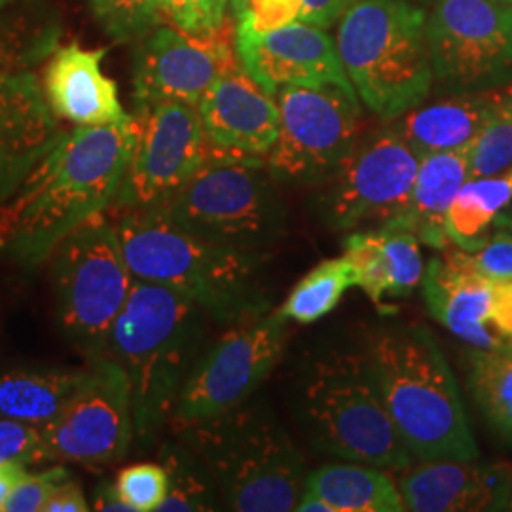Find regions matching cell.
I'll return each mask as SVG.
<instances>
[{
    "label": "cell",
    "instance_id": "83f0119b",
    "mask_svg": "<svg viewBox=\"0 0 512 512\" xmlns=\"http://www.w3.org/2000/svg\"><path fill=\"white\" fill-rule=\"evenodd\" d=\"M511 202L512 169L492 177L467 179L448 211L446 226L452 245L463 251L478 249Z\"/></svg>",
    "mask_w": 512,
    "mask_h": 512
},
{
    "label": "cell",
    "instance_id": "60d3db41",
    "mask_svg": "<svg viewBox=\"0 0 512 512\" xmlns=\"http://www.w3.org/2000/svg\"><path fill=\"white\" fill-rule=\"evenodd\" d=\"M92 509L80 482L76 480H65L54 490V494L48 497L44 503V512H88Z\"/></svg>",
    "mask_w": 512,
    "mask_h": 512
},
{
    "label": "cell",
    "instance_id": "e575fe53",
    "mask_svg": "<svg viewBox=\"0 0 512 512\" xmlns=\"http://www.w3.org/2000/svg\"><path fill=\"white\" fill-rule=\"evenodd\" d=\"M116 488L133 512L158 511L167 495L169 478L162 463H135L120 471Z\"/></svg>",
    "mask_w": 512,
    "mask_h": 512
},
{
    "label": "cell",
    "instance_id": "681fc988",
    "mask_svg": "<svg viewBox=\"0 0 512 512\" xmlns=\"http://www.w3.org/2000/svg\"><path fill=\"white\" fill-rule=\"evenodd\" d=\"M507 511H512V497H511V501H509V509H507Z\"/></svg>",
    "mask_w": 512,
    "mask_h": 512
},
{
    "label": "cell",
    "instance_id": "2e32d148",
    "mask_svg": "<svg viewBox=\"0 0 512 512\" xmlns=\"http://www.w3.org/2000/svg\"><path fill=\"white\" fill-rule=\"evenodd\" d=\"M40 431L54 459L92 465L126 458L133 444L126 370L112 357L92 361L71 401Z\"/></svg>",
    "mask_w": 512,
    "mask_h": 512
},
{
    "label": "cell",
    "instance_id": "603a6c76",
    "mask_svg": "<svg viewBox=\"0 0 512 512\" xmlns=\"http://www.w3.org/2000/svg\"><path fill=\"white\" fill-rule=\"evenodd\" d=\"M344 256L353 266L355 287L376 304L408 296L425 274L420 239L399 224L351 232L344 239Z\"/></svg>",
    "mask_w": 512,
    "mask_h": 512
},
{
    "label": "cell",
    "instance_id": "5b68a950",
    "mask_svg": "<svg viewBox=\"0 0 512 512\" xmlns=\"http://www.w3.org/2000/svg\"><path fill=\"white\" fill-rule=\"evenodd\" d=\"M385 410L414 458L478 459L458 382L433 334L421 325L368 338Z\"/></svg>",
    "mask_w": 512,
    "mask_h": 512
},
{
    "label": "cell",
    "instance_id": "f6af8a7d",
    "mask_svg": "<svg viewBox=\"0 0 512 512\" xmlns=\"http://www.w3.org/2000/svg\"><path fill=\"white\" fill-rule=\"evenodd\" d=\"M495 95H497V109H495V114L512 120V84L509 88L501 90V92H495Z\"/></svg>",
    "mask_w": 512,
    "mask_h": 512
},
{
    "label": "cell",
    "instance_id": "52a82bcc",
    "mask_svg": "<svg viewBox=\"0 0 512 512\" xmlns=\"http://www.w3.org/2000/svg\"><path fill=\"white\" fill-rule=\"evenodd\" d=\"M336 50L357 97L384 122L420 107L433 88L427 14L410 0H359L340 19Z\"/></svg>",
    "mask_w": 512,
    "mask_h": 512
},
{
    "label": "cell",
    "instance_id": "7402d4cb",
    "mask_svg": "<svg viewBox=\"0 0 512 512\" xmlns=\"http://www.w3.org/2000/svg\"><path fill=\"white\" fill-rule=\"evenodd\" d=\"M105 48L84 50L71 42L48 61L42 90L55 116L76 126H109L131 118L118 99V86L101 71Z\"/></svg>",
    "mask_w": 512,
    "mask_h": 512
},
{
    "label": "cell",
    "instance_id": "e0dca14e",
    "mask_svg": "<svg viewBox=\"0 0 512 512\" xmlns=\"http://www.w3.org/2000/svg\"><path fill=\"white\" fill-rule=\"evenodd\" d=\"M236 54L243 69L275 95L283 86H336L355 93L336 44L321 29L294 21L260 33L245 18H236Z\"/></svg>",
    "mask_w": 512,
    "mask_h": 512
},
{
    "label": "cell",
    "instance_id": "ab89813d",
    "mask_svg": "<svg viewBox=\"0 0 512 512\" xmlns=\"http://www.w3.org/2000/svg\"><path fill=\"white\" fill-rule=\"evenodd\" d=\"M357 2L359 0H300V21L313 27L327 29L344 18V14Z\"/></svg>",
    "mask_w": 512,
    "mask_h": 512
},
{
    "label": "cell",
    "instance_id": "30bf717a",
    "mask_svg": "<svg viewBox=\"0 0 512 512\" xmlns=\"http://www.w3.org/2000/svg\"><path fill=\"white\" fill-rule=\"evenodd\" d=\"M275 99L279 133L266 154L270 173L283 183H323L363 137L357 93L283 86Z\"/></svg>",
    "mask_w": 512,
    "mask_h": 512
},
{
    "label": "cell",
    "instance_id": "4316f807",
    "mask_svg": "<svg viewBox=\"0 0 512 512\" xmlns=\"http://www.w3.org/2000/svg\"><path fill=\"white\" fill-rule=\"evenodd\" d=\"M86 370H10L0 374V418L42 427L71 401Z\"/></svg>",
    "mask_w": 512,
    "mask_h": 512
},
{
    "label": "cell",
    "instance_id": "d590c367",
    "mask_svg": "<svg viewBox=\"0 0 512 512\" xmlns=\"http://www.w3.org/2000/svg\"><path fill=\"white\" fill-rule=\"evenodd\" d=\"M54 461L42 431L25 421L0 420V463H19L23 467Z\"/></svg>",
    "mask_w": 512,
    "mask_h": 512
},
{
    "label": "cell",
    "instance_id": "7c38bea8",
    "mask_svg": "<svg viewBox=\"0 0 512 512\" xmlns=\"http://www.w3.org/2000/svg\"><path fill=\"white\" fill-rule=\"evenodd\" d=\"M420 160L391 124L361 137L321 183L319 217L332 230L349 234L397 219L410 202Z\"/></svg>",
    "mask_w": 512,
    "mask_h": 512
},
{
    "label": "cell",
    "instance_id": "836d02e7",
    "mask_svg": "<svg viewBox=\"0 0 512 512\" xmlns=\"http://www.w3.org/2000/svg\"><path fill=\"white\" fill-rule=\"evenodd\" d=\"M467 165L469 179L512 169V120L494 114L467 147Z\"/></svg>",
    "mask_w": 512,
    "mask_h": 512
},
{
    "label": "cell",
    "instance_id": "6da1fadb",
    "mask_svg": "<svg viewBox=\"0 0 512 512\" xmlns=\"http://www.w3.org/2000/svg\"><path fill=\"white\" fill-rule=\"evenodd\" d=\"M137 118L109 126H76L0 207V247L25 268L46 262L59 241L107 211L128 173L137 145Z\"/></svg>",
    "mask_w": 512,
    "mask_h": 512
},
{
    "label": "cell",
    "instance_id": "d6986e66",
    "mask_svg": "<svg viewBox=\"0 0 512 512\" xmlns=\"http://www.w3.org/2000/svg\"><path fill=\"white\" fill-rule=\"evenodd\" d=\"M406 511H507L512 497L511 463L478 459L421 461L401 478Z\"/></svg>",
    "mask_w": 512,
    "mask_h": 512
},
{
    "label": "cell",
    "instance_id": "f1b7e54d",
    "mask_svg": "<svg viewBox=\"0 0 512 512\" xmlns=\"http://www.w3.org/2000/svg\"><path fill=\"white\" fill-rule=\"evenodd\" d=\"M160 459L167 471L169 488L158 511L207 512L222 509V499L213 476L184 440L164 444Z\"/></svg>",
    "mask_w": 512,
    "mask_h": 512
},
{
    "label": "cell",
    "instance_id": "7dc6e473",
    "mask_svg": "<svg viewBox=\"0 0 512 512\" xmlns=\"http://www.w3.org/2000/svg\"><path fill=\"white\" fill-rule=\"evenodd\" d=\"M245 6H247V0H230V8H232L234 18L239 16V14L245 10Z\"/></svg>",
    "mask_w": 512,
    "mask_h": 512
},
{
    "label": "cell",
    "instance_id": "3957f363",
    "mask_svg": "<svg viewBox=\"0 0 512 512\" xmlns=\"http://www.w3.org/2000/svg\"><path fill=\"white\" fill-rule=\"evenodd\" d=\"M207 311L183 294L135 279L110 332L109 357L128 374L133 440L148 448L175 414L200 359Z\"/></svg>",
    "mask_w": 512,
    "mask_h": 512
},
{
    "label": "cell",
    "instance_id": "484cf974",
    "mask_svg": "<svg viewBox=\"0 0 512 512\" xmlns=\"http://www.w3.org/2000/svg\"><path fill=\"white\" fill-rule=\"evenodd\" d=\"M304 490L319 495L332 512L406 511L401 488L382 467L329 463L306 476Z\"/></svg>",
    "mask_w": 512,
    "mask_h": 512
},
{
    "label": "cell",
    "instance_id": "c3c4849f",
    "mask_svg": "<svg viewBox=\"0 0 512 512\" xmlns=\"http://www.w3.org/2000/svg\"><path fill=\"white\" fill-rule=\"evenodd\" d=\"M10 2H12V0H0V8L6 6V4H10Z\"/></svg>",
    "mask_w": 512,
    "mask_h": 512
},
{
    "label": "cell",
    "instance_id": "8d00e7d4",
    "mask_svg": "<svg viewBox=\"0 0 512 512\" xmlns=\"http://www.w3.org/2000/svg\"><path fill=\"white\" fill-rule=\"evenodd\" d=\"M69 480V471L65 467H52L40 473H25L12 494L8 495L4 509L6 512H38L42 511L48 497L54 494L55 488Z\"/></svg>",
    "mask_w": 512,
    "mask_h": 512
},
{
    "label": "cell",
    "instance_id": "8fae6325",
    "mask_svg": "<svg viewBox=\"0 0 512 512\" xmlns=\"http://www.w3.org/2000/svg\"><path fill=\"white\" fill-rule=\"evenodd\" d=\"M289 319L268 310L232 323L207 349L186 378L171 425H188L217 418L253 397L272 374L287 344Z\"/></svg>",
    "mask_w": 512,
    "mask_h": 512
},
{
    "label": "cell",
    "instance_id": "f546056e",
    "mask_svg": "<svg viewBox=\"0 0 512 512\" xmlns=\"http://www.w3.org/2000/svg\"><path fill=\"white\" fill-rule=\"evenodd\" d=\"M467 372L484 420L499 439L512 444V351L475 349Z\"/></svg>",
    "mask_w": 512,
    "mask_h": 512
},
{
    "label": "cell",
    "instance_id": "f907efd6",
    "mask_svg": "<svg viewBox=\"0 0 512 512\" xmlns=\"http://www.w3.org/2000/svg\"><path fill=\"white\" fill-rule=\"evenodd\" d=\"M499 2H507V4H512V0H499Z\"/></svg>",
    "mask_w": 512,
    "mask_h": 512
},
{
    "label": "cell",
    "instance_id": "ac0fdd59",
    "mask_svg": "<svg viewBox=\"0 0 512 512\" xmlns=\"http://www.w3.org/2000/svg\"><path fill=\"white\" fill-rule=\"evenodd\" d=\"M427 310L459 340L512 351V279H488L435 256L421 279Z\"/></svg>",
    "mask_w": 512,
    "mask_h": 512
},
{
    "label": "cell",
    "instance_id": "f35d334b",
    "mask_svg": "<svg viewBox=\"0 0 512 512\" xmlns=\"http://www.w3.org/2000/svg\"><path fill=\"white\" fill-rule=\"evenodd\" d=\"M165 19L186 31H211L213 23L209 0H158Z\"/></svg>",
    "mask_w": 512,
    "mask_h": 512
},
{
    "label": "cell",
    "instance_id": "44dd1931",
    "mask_svg": "<svg viewBox=\"0 0 512 512\" xmlns=\"http://www.w3.org/2000/svg\"><path fill=\"white\" fill-rule=\"evenodd\" d=\"M54 116L33 74L0 69V202L16 194L61 137Z\"/></svg>",
    "mask_w": 512,
    "mask_h": 512
},
{
    "label": "cell",
    "instance_id": "4fadbf2b",
    "mask_svg": "<svg viewBox=\"0 0 512 512\" xmlns=\"http://www.w3.org/2000/svg\"><path fill=\"white\" fill-rule=\"evenodd\" d=\"M427 40L435 80L448 90H490L512 78V4L433 0Z\"/></svg>",
    "mask_w": 512,
    "mask_h": 512
},
{
    "label": "cell",
    "instance_id": "d4e9b609",
    "mask_svg": "<svg viewBox=\"0 0 512 512\" xmlns=\"http://www.w3.org/2000/svg\"><path fill=\"white\" fill-rule=\"evenodd\" d=\"M467 179V148L423 156L410 202L403 215L387 224L410 230L423 245L446 249L452 245L446 226L448 211Z\"/></svg>",
    "mask_w": 512,
    "mask_h": 512
},
{
    "label": "cell",
    "instance_id": "1f68e13d",
    "mask_svg": "<svg viewBox=\"0 0 512 512\" xmlns=\"http://www.w3.org/2000/svg\"><path fill=\"white\" fill-rule=\"evenodd\" d=\"M442 256L480 277L501 281L512 279V213L503 211L495 219L490 234L475 251L448 245L442 249Z\"/></svg>",
    "mask_w": 512,
    "mask_h": 512
},
{
    "label": "cell",
    "instance_id": "7bdbcfd3",
    "mask_svg": "<svg viewBox=\"0 0 512 512\" xmlns=\"http://www.w3.org/2000/svg\"><path fill=\"white\" fill-rule=\"evenodd\" d=\"M25 473H27L25 467L19 463H0V511L4 509L8 495L12 494L14 486Z\"/></svg>",
    "mask_w": 512,
    "mask_h": 512
},
{
    "label": "cell",
    "instance_id": "9c48e42d",
    "mask_svg": "<svg viewBox=\"0 0 512 512\" xmlns=\"http://www.w3.org/2000/svg\"><path fill=\"white\" fill-rule=\"evenodd\" d=\"M48 260L61 329L92 361L109 357L110 332L135 283L114 220L93 215Z\"/></svg>",
    "mask_w": 512,
    "mask_h": 512
},
{
    "label": "cell",
    "instance_id": "cb8c5ba5",
    "mask_svg": "<svg viewBox=\"0 0 512 512\" xmlns=\"http://www.w3.org/2000/svg\"><path fill=\"white\" fill-rule=\"evenodd\" d=\"M497 109L495 92H465L404 112L391 124L420 158L463 150L473 143Z\"/></svg>",
    "mask_w": 512,
    "mask_h": 512
},
{
    "label": "cell",
    "instance_id": "b9f144b4",
    "mask_svg": "<svg viewBox=\"0 0 512 512\" xmlns=\"http://www.w3.org/2000/svg\"><path fill=\"white\" fill-rule=\"evenodd\" d=\"M92 509L99 512H133V509L129 507L128 503L122 499L120 492H118L116 482L112 484L109 480L101 482L95 488Z\"/></svg>",
    "mask_w": 512,
    "mask_h": 512
},
{
    "label": "cell",
    "instance_id": "ba28073f",
    "mask_svg": "<svg viewBox=\"0 0 512 512\" xmlns=\"http://www.w3.org/2000/svg\"><path fill=\"white\" fill-rule=\"evenodd\" d=\"M152 209L198 238L260 255L285 228V207L266 158L215 145L207 162Z\"/></svg>",
    "mask_w": 512,
    "mask_h": 512
},
{
    "label": "cell",
    "instance_id": "bcb514c9",
    "mask_svg": "<svg viewBox=\"0 0 512 512\" xmlns=\"http://www.w3.org/2000/svg\"><path fill=\"white\" fill-rule=\"evenodd\" d=\"M211 4V14H213V23L215 27H220L226 21V12L230 6V0H209Z\"/></svg>",
    "mask_w": 512,
    "mask_h": 512
},
{
    "label": "cell",
    "instance_id": "5bb4252c",
    "mask_svg": "<svg viewBox=\"0 0 512 512\" xmlns=\"http://www.w3.org/2000/svg\"><path fill=\"white\" fill-rule=\"evenodd\" d=\"M135 118V152L107 211L160 205L207 162L213 150L198 105L165 101L137 109Z\"/></svg>",
    "mask_w": 512,
    "mask_h": 512
},
{
    "label": "cell",
    "instance_id": "7a4b0ae2",
    "mask_svg": "<svg viewBox=\"0 0 512 512\" xmlns=\"http://www.w3.org/2000/svg\"><path fill=\"white\" fill-rule=\"evenodd\" d=\"M107 213L135 279L183 294L220 323L270 310L264 255L198 238L152 207Z\"/></svg>",
    "mask_w": 512,
    "mask_h": 512
},
{
    "label": "cell",
    "instance_id": "d6a6232c",
    "mask_svg": "<svg viewBox=\"0 0 512 512\" xmlns=\"http://www.w3.org/2000/svg\"><path fill=\"white\" fill-rule=\"evenodd\" d=\"M93 16L116 42H139L164 23L158 0H88Z\"/></svg>",
    "mask_w": 512,
    "mask_h": 512
},
{
    "label": "cell",
    "instance_id": "8992f818",
    "mask_svg": "<svg viewBox=\"0 0 512 512\" xmlns=\"http://www.w3.org/2000/svg\"><path fill=\"white\" fill-rule=\"evenodd\" d=\"M179 431L213 476L224 509L294 511L306 484V467L268 404L247 399L217 418Z\"/></svg>",
    "mask_w": 512,
    "mask_h": 512
},
{
    "label": "cell",
    "instance_id": "4dcf8cb0",
    "mask_svg": "<svg viewBox=\"0 0 512 512\" xmlns=\"http://www.w3.org/2000/svg\"><path fill=\"white\" fill-rule=\"evenodd\" d=\"M349 287H355V274L348 258H327L294 285L279 310L289 321L310 325L329 315Z\"/></svg>",
    "mask_w": 512,
    "mask_h": 512
},
{
    "label": "cell",
    "instance_id": "74e56055",
    "mask_svg": "<svg viewBox=\"0 0 512 512\" xmlns=\"http://www.w3.org/2000/svg\"><path fill=\"white\" fill-rule=\"evenodd\" d=\"M300 12V0H247L245 10L236 18H245L253 29L266 33L300 21Z\"/></svg>",
    "mask_w": 512,
    "mask_h": 512
},
{
    "label": "cell",
    "instance_id": "ee69618b",
    "mask_svg": "<svg viewBox=\"0 0 512 512\" xmlns=\"http://www.w3.org/2000/svg\"><path fill=\"white\" fill-rule=\"evenodd\" d=\"M294 511L298 512H332L329 505L319 497V495L311 494L302 490V494L298 497Z\"/></svg>",
    "mask_w": 512,
    "mask_h": 512
},
{
    "label": "cell",
    "instance_id": "ffe728a7",
    "mask_svg": "<svg viewBox=\"0 0 512 512\" xmlns=\"http://www.w3.org/2000/svg\"><path fill=\"white\" fill-rule=\"evenodd\" d=\"M198 110L211 145L264 156L279 133V105L251 74L236 63L203 93Z\"/></svg>",
    "mask_w": 512,
    "mask_h": 512
},
{
    "label": "cell",
    "instance_id": "9a60e30c",
    "mask_svg": "<svg viewBox=\"0 0 512 512\" xmlns=\"http://www.w3.org/2000/svg\"><path fill=\"white\" fill-rule=\"evenodd\" d=\"M236 25L226 19L211 31L158 25L137 42L133 99L137 109L179 101L198 105L222 74L238 63Z\"/></svg>",
    "mask_w": 512,
    "mask_h": 512
},
{
    "label": "cell",
    "instance_id": "277c9868",
    "mask_svg": "<svg viewBox=\"0 0 512 512\" xmlns=\"http://www.w3.org/2000/svg\"><path fill=\"white\" fill-rule=\"evenodd\" d=\"M296 416L315 448L334 458L408 471L414 456L385 410L365 346L329 342L306 351L296 374Z\"/></svg>",
    "mask_w": 512,
    "mask_h": 512
}]
</instances>
